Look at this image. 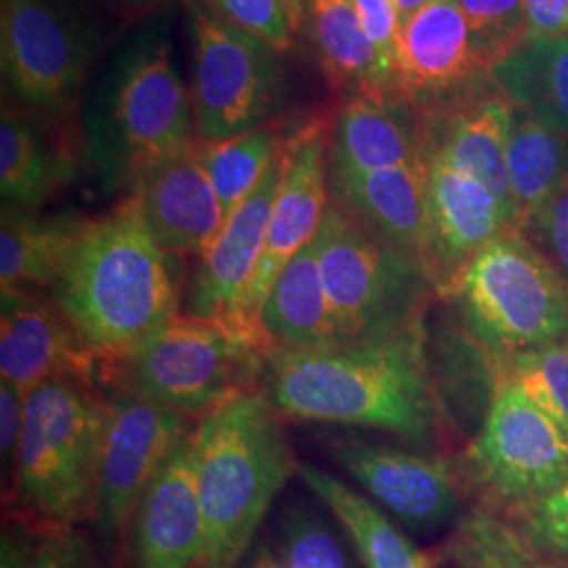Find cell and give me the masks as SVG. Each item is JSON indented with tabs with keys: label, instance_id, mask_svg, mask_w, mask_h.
<instances>
[{
	"label": "cell",
	"instance_id": "cell-11",
	"mask_svg": "<svg viewBox=\"0 0 568 568\" xmlns=\"http://www.w3.org/2000/svg\"><path fill=\"white\" fill-rule=\"evenodd\" d=\"M2 72L21 100L60 114L95 55V32L65 0H0Z\"/></svg>",
	"mask_w": 568,
	"mask_h": 568
},
{
	"label": "cell",
	"instance_id": "cell-19",
	"mask_svg": "<svg viewBox=\"0 0 568 568\" xmlns=\"http://www.w3.org/2000/svg\"><path fill=\"white\" fill-rule=\"evenodd\" d=\"M488 72L455 0H434L403 21L396 84L403 102L424 110L462 93Z\"/></svg>",
	"mask_w": 568,
	"mask_h": 568
},
{
	"label": "cell",
	"instance_id": "cell-41",
	"mask_svg": "<svg viewBox=\"0 0 568 568\" xmlns=\"http://www.w3.org/2000/svg\"><path fill=\"white\" fill-rule=\"evenodd\" d=\"M527 42L568 37V0H525Z\"/></svg>",
	"mask_w": 568,
	"mask_h": 568
},
{
	"label": "cell",
	"instance_id": "cell-40",
	"mask_svg": "<svg viewBox=\"0 0 568 568\" xmlns=\"http://www.w3.org/2000/svg\"><path fill=\"white\" fill-rule=\"evenodd\" d=\"M23 413L26 398L16 387L0 382V455L4 476H13V467L18 462L21 434H23Z\"/></svg>",
	"mask_w": 568,
	"mask_h": 568
},
{
	"label": "cell",
	"instance_id": "cell-28",
	"mask_svg": "<svg viewBox=\"0 0 568 568\" xmlns=\"http://www.w3.org/2000/svg\"><path fill=\"white\" fill-rule=\"evenodd\" d=\"M74 163L13 110L0 121V192L4 203L39 211L74 180Z\"/></svg>",
	"mask_w": 568,
	"mask_h": 568
},
{
	"label": "cell",
	"instance_id": "cell-42",
	"mask_svg": "<svg viewBox=\"0 0 568 568\" xmlns=\"http://www.w3.org/2000/svg\"><path fill=\"white\" fill-rule=\"evenodd\" d=\"M274 560H276V556L272 554V549L262 541H255V546L248 549V554L244 556L239 568H270Z\"/></svg>",
	"mask_w": 568,
	"mask_h": 568
},
{
	"label": "cell",
	"instance_id": "cell-3",
	"mask_svg": "<svg viewBox=\"0 0 568 568\" xmlns=\"http://www.w3.org/2000/svg\"><path fill=\"white\" fill-rule=\"evenodd\" d=\"M163 26L133 32L103 70L84 112V140L105 194H131L171 156L201 142Z\"/></svg>",
	"mask_w": 568,
	"mask_h": 568
},
{
	"label": "cell",
	"instance_id": "cell-39",
	"mask_svg": "<svg viewBox=\"0 0 568 568\" xmlns=\"http://www.w3.org/2000/svg\"><path fill=\"white\" fill-rule=\"evenodd\" d=\"M530 230L537 232L548 251L549 262L558 267L568 283V182L546 204Z\"/></svg>",
	"mask_w": 568,
	"mask_h": 568
},
{
	"label": "cell",
	"instance_id": "cell-38",
	"mask_svg": "<svg viewBox=\"0 0 568 568\" xmlns=\"http://www.w3.org/2000/svg\"><path fill=\"white\" fill-rule=\"evenodd\" d=\"M47 525L23 514L4 520L0 539V568H34Z\"/></svg>",
	"mask_w": 568,
	"mask_h": 568
},
{
	"label": "cell",
	"instance_id": "cell-32",
	"mask_svg": "<svg viewBox=\"0 0 568 568\" xmlns=\"http://www.w3.org/2000/svg\"><path fill=\"white\" fill-rule=\"evenodd\" d=\"M493 373L495 382L520 387L535 405L568 429V339L518 354L493 366Z\"/></svg>",
	"mask_w": 568,
	"mask_h": 568
},
{
	"label": "cell",
	"instance_id": "cell-33",
	"mask_svg": "<svg viewBox=\"0 0 568 568\" xmlns=\"http://www.w3.org/2000/svg\"><path fill=\"white\" fill-rule=\"evenodd\" d=\"M466 16L476 51L487 70H495L527 44L525 0H455Z\"/></svg>",
	"mask_w": 568,
	"mask_h": 568
},
{
	"label": "cell",
	"instance_id": "cell-23",
	"mask_svg": "<svg viewBox=\"0 0 568 568\" xmlns=\"http://www.w3.org/2000/svg\"><path fill=\"white\" fill-rule=\"evenodd\" d=\"M89 220L72 213L39 215L18 204L2 203L0 217V288H53L65 274Z\"/></svg>",
	"mask_w": 568,
	"mask_h": 568
},
{
	"label": "cell",
	"instance_id": "cell-24",
	"mask_svg": "<svg viewBox=\"0 0 568 568\" xmlns=\"http://www.w3.org/2000/svg\"><path fill=\"white\" fill-rule=\"evenodd\" d=\"M403 103L349 98L333 126L328 166L379 171L427 164L417 121L406 114Z\"/></svg>",
	"mask_w": 568,
	"mask_h": 568
},
{
	"label": "cell",
	"instance_id": "cell-7",
	"mask_svg": "<svg viewBox=\"0 0 568 568\" xmlns=\"http://www.w3.org/2000/svg\"><path fill=\"white\" fill-rule=\"evenodd\" d=\"M314 241L337 344L382 342L426 326L436 291L424 265L333 201Z\"/></svg>",
	"mask_w": 568,
	"mask_h": 568
},
{
	"label": "cell",
	"instance_id": "cell-25",
	"mask_svg": "<svg viewBox=\"0 0 568 568\" xmlns=\"http://www.w3.org/2000/svg\"><path fill=\"white\" fill-rule=\"evenodd\" d=\"M255 326L270 349H305L337 344L316 241L305 244L284 265L265 295Z\"/></svg>",
	"mask_w": 568,
	"mask_h": 568
},
{
	"label": "cell",
	"instance_id": "cell-6",
	"mask_svg": "<svg viewBox=\"0 0 568 568\" xmlns=\"http://www.w3.org/2000/svg\"><path fill=\"white\" fill-rule=\"evenodd\" d=\"M267 344L248 326L178 314L105 379L185 417L260 389Z\"/></svg>",
	"mask_w": 568,
	"mask_h": 568
},
{
	"label": "cell",
	"instance_id": "cell-9",
	"mask_svg": "<svg viewBox=\"0 0 568 568\" xmlns=\"http://www.w3.org/2000/svg\"><path fill=\"white\" fill-rule=\"evenodd\" d=\"M190 23L192 108L199 140L225 142L265 126L284 98L278 51L201 0L190 4Z\"/></svg>",
	"mask_w": 568,
	"mask_h": 568
},
{
	"label": "cell",
	"instance_id": "cell-14",
	"mask_svg": "<svg viewBox=\"0 0 568 568\" xmlns=\"http://www.w3.org/2000/svg\"><path fill=\"white\" fill-rule=\"evenodd\" d=\"M328 196L326 133L321 124L312 122L283 145V175L270 213L262 262L244 297V326L257 331L255 321L267 291L284 265L316 239Z\"/></svg>",
	"mask_w": 568,
	"mask_h": 568
},
{
	"label": "cell",
	"instance_id": "cell-13",
	"mask_svg": "<svg viewBox=\"0 0 568 568\" xmlns=\"http://www.w3.org/2000/svg\"><path fill=\"white\" fill-rule=\"evenodd\" d=\"M325 445L326 455L406 530L429 535L457 518L459 478L445 459L354 436H328Z\"/></svg>",
	"mask_w": 568,
	"mask_h": 568
},
{
	"label": "cell",
	"instance_id": "cell-1",
	"mask_svg": "<svg viewBox=\"0 0 568 568\" xmlns=\"http://www.w3.org/2000/svg\"><path fill=\"white\" fill-rule=\"evenodd\" d=\"M260 389L281 417L371 427L429 453L440 432L426 326L405 335L305 349H267Z\"/></svg>",
	"mask_w": 568,
	"mask_h": 568
},
{
	"label": "cell",
	"instance_id": "cell-22",
	"mask_svg": "<svg viewBox=\"0 0 568 568\" xmlns=\"http://www.w3.org/2000/svg\"><path fill=\"white\" fill-rule=\"evenodd\" d=\"M297 20L335 91L403 102L394 72L366 37L349 0H297Z\"/></svg>",
	"mask_w": 568,
	"mask_h": 568
},
{
	"label": "cell",
	"instance_id": "cell-45",
	"mask_svg": "<svg viewBox=\"0 0 568 568\" xmlns=\"http://www.w3.org/2000/svg\"><path fill=\"white\" fill-rule=\"evenodd\" d=\"M133 2H148V0H133Z\"/></svg>",
	"mask_w": 568,
	"mask_h": 568
},
{
	"label": "cell",
	"instance_id": "cell-2",
	"mask_svg": "<svg viewBox=\"0 0 568 568\" xmlns=\"http://www.w3.org/2000/svg\"><path fill=\"white\" fill-rule=\"evenodd\" d=\"M51 300L102 363L105 379L178 316L180 291L169 253L131 196L87 224Z\"/></svg>",
	"mask_w": 568,
	"mask_h": 568
},
{
	"label": "cell",
	"instance_id": "cell-30",
	"mask_svg": "<svg viewBox=\"0 0 568 568\" xmlns=\"http://www.w3.org/2000/svg\"><path fill=\"white\" fill-rule=\"evenodd\" d=\"M342 525L304 501L284 506L276 520V560L284 568H361Z\"/></svg>",
	"mask_w": 568,
	"mask_h": 568
},
{
	"label": "cell",
	"instance_id": "cell-20",
	"mask_svg": "<svg viewBox=\"0 0 568 568\" xmlns=\"http://www.w3.org/2000/svg\"><path fill=\"white\" fill-rule=\"evenodd\" d=\"M169 255H203L225 224L224 206L204 169L203 142L152 169L129 194Z\"/></svg>",
	"mask_w": 568,
	"mask_h": 568
},
{
	"label": "cell",
	"instance_id": "cell-8",
	"mask_svg": "<svg viewBox=\"0 0 568 568\" xmlns=\"http://www.w3.org/2000/svg\"><path fill=\"white\" fill-rule=\"evenodd\" d=\"M453 302L490 368L568 339V283L520 232L499 236L467 267Z\"/></svg>",
	"mask_w": 568,
	"mask_h": 568
},
{
	"label": "cell",
	"instance_id": "cell-26",
	"mask_svg": "<svg viewBox=\"0 0 568 568\" xmlns=\"http://www.w3.org/2000/svg\"><path fill=\"white\" fill-rule=\"evenodd\" d=\"M297 476L342 528L363 568H436L386 509L314 464H297Z\"/></svg>",
	"mask_w": 568,
	"mask_h": 568
},
{
	"label": "cell",
	"instance_id": "cell-34",
	"mask_svg": "<svg viewBox=\"0 0 568 568\" xmlns=\"http://www.w3.org/2000/svg\"><path fill=\"white\" fill-rule=\"evenodd\" d=\"M225 20L270 44L274 51L291 47L300 30L297 0H206Z\"/></svg>",
	"mask_w": 568,
	"mask_h": 568
},
{
	"label": "cell",
	"instance_id": "cell-10",
	"mask_svg": "<svg viewBox=\"0 0 568 568\" xmlns=\"http://www.w3.org/2000/svg\"><path fill=\"white\" fill-rule=\"evenodd\" d=\"M466 471L490 504L528 509L567 485L568 429L520 387L495 382Z\"/></svg>",
	"mask_w": 568,
	"mask_h": 568
},
{
	"label": "cell",
	"instance_id": "cell-31",
	"mask_svg": "<svg viewBox=\"0 0 568 568\" xmlns=\"http://www.w3.org/2000/svg\"><path fill=\"white\" fill-rule=\"evenodd\" d=\"M278 133L260 126L225 142L204 143V169L224 206L225 220L251 196L281 152Z\"/></svg>",
	"mask_w": 568,
	"mask_h": 568
},
{
	"label": "cell",
	"instance_id": "cell-5",
	"mask_svg": "<svg viewBox=\"0 0 568 568\" xmlns=\"http://www.w3.org/2000/svg\"><path fill=\"white\" fill-rule=\"evenodd\" d=\"M108 403L95 384L51 379L26 396L13 493L47 527L93 518Z\"/></svg>",
	"mask_w": 568,
	"mask_h": 568
},
{
	"label": "cell",
	"instance_id": "cell-15",
	"mask_svg": "<svg viewBox=\"0 0 568 568\" xmlns=\"http://www.w3.org/2000/svg\"><path fill=\"white\" fill-rule=\"evenodd\" d=\"M508 232H514L509 213L487 185L427 159L424 270L438 297L453 300L471 262Z\"/></svg>",
	"mask_w": 568,
	"mask_h": 568
},
{
	"label": "cell",
	"instance_id": "cell-35",
	"mask_svg": "<svg viewBox=\"0 0 568 568\" xmlns=\"http://www.w3.org/2000/svg\"><path fill=\"white\" fill-rule=\"evenodd\" d=\"M525 532L532 548L568 556V483L525 509Z\"/></svg>",
	"mask_w": 568,
	"mask_h": 568
},
{
	"label": "cell",
	"instance_id": "cell-43",
	"mask_svg": "<svg viewBox=\"0 0 568 568\" xmlns=\"http://www.w3.org/2000/svg\"><path fill=\"white\" fill-rule=\"evenodd\" d=\"M394 2H396V7H398L400 18L405 21L408 20L410 16H415L419 9L427 7L429 2H434V0H394Z\"/></svg>",
	"mask_w": 568,
	"mask_h": 568
},
{
	"label": "cell",
	"instance_id": "cell-36",
	"mask_svg": "<svg viewBox=\"0 0 568 568\" xmlns=\"http://www.w3.org/2000/svg\"><path fill=\"white\" fill-rule=\"evenodd\" d=\"M366 37L377 47L379 55L396 77L398 39L403 30V18L394 0H349Z\"/></svg>",
	"mask_w": 568,
	"mask_h": 568
},
{
	"label": "cell",
	"instance_id": "cell-44",
	"mask_svg": "<svg viewBox=\"0 0 568 568\" xmlns=\"http://www.w3.org/2000/svg\"><path fill=\"white\" fill-rule=\"evenodd\" d=\"M270 568H284V567H281V565H278V560H274V562H272V567Z\"/></svg>",
	"mask_w": 568,
	"mask_h": 568
},
{
	"label": "cell",
	"instance_id": "cell-17",
	"mask_svg": "<svg viewBox=\"0 0 568 568\" xmlns=\"http://www.w3.org/2000/svg\"><path fill=\"white\" fill-rule=\"evenodd\" d=\"M133 568H196L203 554L204 520L196 478L194 427L164 462L133 511Z\"/></svg>",
	"mask_w": 568,
	"mask_h": 568
},
{
	"label": "cell",
	"instance_id": "cell-16",
	"mask_svg": "<svg viewBox=\"0 0 568 568\" xmlns=\"http://www.w3.org/2000/svg\"><path fill=\"white\" fill-rule=\"evenodd\" d=\"M0 373L23 398L51 379L105 382L102 363L58 304L30 291H0Z\"/></svg>",
	"mask_w": 568,
	"mask_h": 568
},
{
	"label": "cell",
	"instance_id": "cell-29",
	"mask_svg": "<svg viewBox=\"0 0 568 568\" xmlns=\"http://www.w3.org/2000/svg\"><path fill=\"white\" fill-rule=\"evenodd\" d=\"M493 79L518 108L568 138V37L523 44Z\"/></svg>",
	"mask_w": 568,
	"mask_h": 568
},
{
	"label": "cell",
	"instance_id": "cell-12",
	"mask_svg": "<svg viewBox=\"0 0 568 568\" xmlns=\"http://www.w3.org/2000/svg\"><path fill=\"white\" fill-rule=\"evenodd\" d=\"M108 417L93 508L103 551L116 546L145 488L190 429V417L119 386H108Z\"/></svg>",
	"mask_w": 568,
	"mask_h": 568
},
{
	"label": "cell",
	"instance_id": "cell-27",
	"mask_svg": "<svg viewBox=\"0 0 568 568\" xmlns=\"http://www.w3.org/2000/svg\"><path fill=\"white\" fill-rule=\"evenodd\" d=\"M514 230L528 232L568 182V138L514 103L508 138Z\"/></svg>",
	"mask_w": 568,
	"mask_h": 568
},
{
	"label": "cell",
	"instance_id": "cell-4",
	"mask_svg": "<svg viewBox=\"0 0 568 568\" xmlns=\"http://www.w3.org/2000/svg\"><path fill=\"white\" fill-rule=\"evenodd\" d=\"M194 455L204 520L196 568H239L300 462L262 389L244 392L201 417Z\"/></svg>",
	"mask_w": 568,
	"mask_h": 568
},
{
	"label": "cell",
	"instance_id": "cell-18",
	"mask_svg": "<svg viewBox=\"0 0 568 568\" xmlns=\"http://www.w3.org/2000/svg\"><path fill=\"white\" fill-rule=\"evenodd\" d=\"M283 175V148L264 180L227 220L201 255L187 293V314L241 323L244 297L264 253L272 204ZM244 326V325H243Z\"/></svg>",
	"mask_w": 568,
	"mask_h": 568
},
{
	"label": "cell",
	"instance_id": "cell-21",
	"mask_svg": "<svg viewBox=\"0 0 568 568\" xmlns=\"http://www.w3.org/2000/svg\"><path fill=\"white\" fill-rule=\"evenodd\" d=\"M331 201L368 232L424 265L427 248V164L379 171L328 166Z\"/></svg>",
	"mask_w": 568,
	"mask_h": 568
},
{
	"label": "cell",
	"instance_id": "cell-37",
	"mask_svg": "<svg viewBox=\"0 0 568 568\" xmlns=\"http://www.w3.org/2000/svg\"><path fill=\"white\" fill-rule=\"evenodd\" d=\"M34 568H102L95 546L77 527H49Z\"/></svg>",
	"mask_w": 568,
	"mask_h": 568
}]
</instances>
